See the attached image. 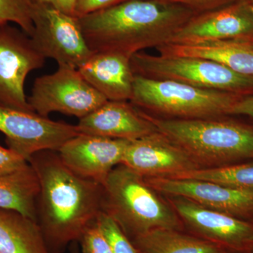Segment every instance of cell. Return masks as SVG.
Wrapping results in <instances>:
<instances>
[{
	"mask_svg": "<svg viewBox=\"0 0 253 253\" xmlns=\"http://www.w3.org/2000/svg\"><path fill=\"white\" fill-rule=\"evenodd\" d=\"M28 163L40 181L37 223L50 253H63L101 212L102 185L74 174L57 151H39Z\"/></svg>",
	"mask_w": 253,
	"mask_h": 253,
	"instance_id": "cell-1",
	"label": "cell"
},
{
	"mask_svg": "<svg viewBox=\"0 0 253 253\" xmlns=\"http://www.w3.org/2000/svg\"><path fill=\"white\" fill-rule=\"evenodd\" d=\"M195 14L182 5L161 0H126L78 18L93 53L116 51L131 56L168 44Z\"/></svg>",
	"mask_w": 253,
	"mask_h": 253,
	"instance_id": "cell-2",
	"label": "cell"
},
{
	"mask_svg": "<svg viewBox=\"0 0 253 253\" xmlns=\"http://www.w3.org/2000/svg\"><path fill=\"white\" fill-rule=\"evenodd\" d=\"M158 131L184 150L199 169L253 161V122L234 116L205 119H168L138 110Z\"/></svg>",
	"mask_w": 253,
	"mask_h": 253,
	"instance_id": "cell-3",
	"label": "cell"
},
{
	"mask_svg": "<svg viewBox=\"0 0 253 253\" xmlns=\"http://www.w3.org/2000/svg\"><path fill=\"white\" fill-rule=\"evenodd\" d=\"M102 189L101 211L117 223L129 240L158 228L184 231L166 196L124 165L110 172Z\"/></svg>",
	"mask_w": 253,
	"mask_h": 253,
	"instance_id": "cell-4",
	"label": "cell"
},
{
	"mask_svg": "<svg viewBox=\"0 0 253 253\" xmlns=\"http://www.w3.org/2000/svg\"><path fill=\"white\" fill-rule=\"evenodd\" d=\"M244 96L202 89L167 80L134 76L129 102L142 112L168 119H205L231 116Z\"/></svg>",
	"mask_w": 253,
	"mask_h": 253,
	"instance_id": "cell-5",
	"label": "cell"
},
{
	"mask_svg": "<svg viewBox=\"0 0 253 253\" xmlns=\"http://www.w3.org/2000/svg\"><path fill=\"white\" fill-rule=\"evenodd\" d=\"M131 66L134 76L179 82L196 87L242 96L253 95V76L240 74L211 60L154 56L140 51L131 56Z\"/></svg>",
	"mask_w": 253,
	"mask_h": 253,
	"instance_id": "cell-6",
	"label": "cell"
},
{
	"mask_svg": "<svg viewBox=\"0 0 253 253\" xmlns=\"http://www.w3.org/2000/svg\"><path fill=\"white\" fill-rule=\"evenodd\" d=\"M107 101L78 69L64 66H59L54 73L37 78L28 97L31 109L43 117L57 112L79 120Z\"/></svg>",
	"mask_w": 253,
	"mask_h": 253,
	"instance_id": "cell-7",
	"label": "cell"
},
{
	"mask_svg": "<svg viewBox=\"0 0 253 253\" xmlns=\"http://www.w3.org/2000/svg\"><path fill=\"white\" fill-rule=\"evenodd\" d=\"M32 20L34 30L31 38L45 59L78 69L93 54L77 16L33 1Z\"/></svg>",
	"mask_w": 253,
	"mask_h": 253,
	"instance_id": "cell-8",
	"label": "cell"
},
{
	"mask_svg": "<svg viewBox=\"0 0 253 253\" xmlns=\"http://www.w3.org/2000/svg\"><path fill=\"white\" fill-rule=\"evenodd\" d=\"M0 131L6 143L29 161L39 151H58L66 141L79 134L77 126L43 117L33 111H26L0 103Z\"/></svg>",
	"mask_w": 253,
	"mask_h": 253,
	"instance_id": "cell-9",
	"label": "cell"
},
{
	"mask_svg": "<svg viewBox=\"0 0 253 253\" xmlns=\"http://www.w3.org/2000/svg\"><path fill=\"white\" fill-rule=\"evenodd\" d=\"M45 60L22 29L0 24V103L33 111L25 94V81Z\"/></svg>",
	"mask_w": 253,
	"mask_h": 253,
	"instance_id": "cell-10",
	"label": "cell"
},
{
	"mask_svg": "<svg viewBox=\"0 0 253 253\" xmlns=\"http://www.w3.org/2000/svg\"><path fill=\"white\" fill-rule=\"evenodd\" d=\"M164 196L180 218L186 232L231 252L249 253L253 221L231 217L182 196Z\"/></svg>",
	"mask_w": 253,
	"mask_h": 253,
	"instance_id": "cell-11",
	"label": "cell"
},
{
	"mask_svg": "<svg viewBox=\"0 0 253 253\" xmlns=\"http://www.w3.org/2000/svg\"><path fill=\"white\" fill-rule=\"evenodd\" d=\"M129 141L79 134L66 141L57 153L76 175L102 185L110 172L122 163Z\"/></svg>",
	"mask_w": 253,
	"mask_h": 253,
	"instance_id": "cell-12",
	"label": "cell"
},
{
	"mask_svg": "<svg viewBox=\"0 0 253 253\" xmlns=\"http://www.w3.org/2000/svg\"><path fill=\"white\" fill-rule=\"evenodd\" d=\"M154 189L166 196H179L231 217L253 221V193L211 181L145 178Z\"/></svg>",
	"mask_w": 253,
	"mask_h": 253,
	"instance_id": "cell-13",
	"label": "cell"
},
{
	"mask_svg": "<svg viewBox=\"0 0 253 253\" xmlns=\"http://www.w3.org/2000/svg\"><path fill=\"white\" fill-rule=\"evenodd\" d=\"M121 164L144 178H172L199 169L184 150L158 131L129 141Z\"/></svg>",
	"mask_w": 253,
	"mask_h": 253,
	"instance_id": "cell-14",
	"label": "cell"
},
{
	"mask_svg": "<svg viewBox=\"0 0 253 253\" xmlns=\"http://www.w3.org/2000/svg\"><path fill=\"white\" fill-rule=\"evenodd\" d=\"M253 36V15L246 0L196 14L168 44L240 39Z\"/></svg>",
	"mask_w": 253,
	"mask_h": 253,
	"instance_id": "cell-15",
	"label": "cell"
},
{
	"mask_svg": "<svg viewBox=\"0 0 253 253\" xmlns=\"http://www.w3.org/2000/svg\"><path fill=\"white\" fill-rule=\"evenodd\" d=\"M80 134L134 141L158 131L156 126L126 101H107L90 114L81 118Z\"/></svg>",
	"mask_w": 253,
	"mask_h": 253,
	"instance_id": "cell-16",
	"label": "cell"
},
{
	"mask_svg": "<svg viewBox=\"0 0 253 253\" xmlns=\"http://www.w3.org/2000/svg\"><path fill=\"white\" fill-rule=\"evenodd\" d=\"M78 70L108 101H130L134 80L131 56L116 51L94 52Z\"/></svg>",
	"mask_w": 253,
	"mask_h": 253,
	"instance_id": "cell-17",
	"label": "cell"
},
{
	"mask_svg": "<svg viewBox=\"0 0 253 253\" xmlns=\"http://www.w3.org/2000/svg\"><path fill=\"white\" fill-rule=\"evenodd\" d=\"M157 50L162 56L211 60L240 74L253 76V46L242 39L167 44Z\"/></svg>",
	"mask_w": 253,
	"mask_h": 253,
	"instance_id": "cell-18",
	"label": "cell"
},
{
	"mask_svg": "<svg viewBox=\"0 0 253 253\" xmlns=\"http://www.w3.org/2000/svg\"><path fill=\"white\" fill-rule=\"evenodd\" d=\"M0 253H51L38 223L0 208Z\"/></svg>",
	"mask_w": 253,
	"mask_h": 253,
	"instance_id": "cell-19",
	"label": "cell"
},
{
	"mask_svg": "<svg viewBox=\"0 0 253 253\" xmlns=\"http://www.w3.org/2000/svg\"><path fill=\"white\" fill-rule=\"evenodd\" d=\"M139 253H219L226 251L185 231L152 229L131 239Z\"/></svg>",
	"mask_w": 253,
	"mask_h": 253,
	"instance_id": "cell-20",
	"label": "cell"
},
{
	"mask_svg": "<svg viewBox=\"0 0 253 253\" xmlns=\"http://www.w3.org/2000/svg\"><path fill=\"white\" fill-rule=\"evenodd\" d=\"M39 192V178L30 163L22 169L0 176V208L17 211L36 221Z\"/></svg>",
	"mask_w": 253,
	"mask_h": 253,
	"instance_id": "cell-21",
	"label": "cell"
},
{
	"mask_svg": "<svg viewBox=\"0 0 253 253\" xmlns=\"http://www.w3.org/2000/svg\"><path fill=\"white\" fill-rule=\"evenodd\" d=\"M169 179L211 181L253 193V161L224 167L196 169Z\"/></svg>",
	"mask_w": 253,
	"mask_h": 253,
	"instance_id": "cell-22",
	"label": "cell"
},
{
	"mask_svg": "<svg viewBox=\"0 0 253 253\" xmlns=\"http://www.w3.org/2000/svg\"><path fill=\"white\" fill-rule=\"evenodd\" d=\"M33 0H0V24L16 23L30 37L33 33Z\"/></svg>",
	"mask_w": 253,
	"mask_h": 253,
	"instance_id": "cell-23",
	"label": "cell"
},
{
	"mask_svg": "<svg viewBox=\"0 0 253 253\" xmlns=\"http://www.w3.org/2000/svg\"><path fill=\"white\" fill-rule=\"evenodd\" d=\"M96 224L113 253H139L117 223L107 214L101 211Z\"/></svg>",
	"mask_w": 253,
	"mask_h": 253,
	"instance_id": "cell-24",
	"label": "cell"
},
{
	"mask_svg": "<svg viewBox=\"0 0 253 253\" xmlns=\"http://www.w3.org/2000/svg\"><path fill=\"white\" fill-rule=\"evenodd\" d=\"M78 244L82 253H113L96 221L86 229Z\"/></svg>",
	"mask_w": 253,
	"mask_h": 253,
	"instance_id": "cell-25",
	"label": "cell"
},
{
	"mask_svg": "<svg viewBox=\"0 0 253 253\" xmlns=\"http://www.w3.org/2000/svg\"><path fill=\"white\" fill-rule=\"evenodd\" d=\"M29 163L14 150L0 145V176L26 167Z\"/></svg>",
	"mask_w": 253,
	"mask_h": 253,
	"instance_id": "cell-26",
	"label": "cell"
},
{
	"mask_svg": "<svg viewBox=\"0 0 253 253\" xmlns=\"http://www.w3.org/2000/svg\"><path fill=\"white\" fill-rule=\"evenodd\" d=\"M161 1L182 5L189 8L196 14H199V13L219 9L223 6L234 4L238 1H244V0H161Z\"/></svg>",
	"mask_w": 253,
	"mask_h": 253,
	"instance_id": "cell-27",
	"label": "cell"
},
{
	"mask_svg": "<svg viewBox=\"0 0 253 253\" xmlns=\"http://www.w3.org/2000/svg\"><path fill=\"white\" fill-rule=\"evenodd\" d=\"M125 1L126 0H77L76 16L81 17L100 10L107 9Z\"/></svg>",
	"mask_w": 253,
	"mask_h": 253,
	"instance_id": "cell-28",
	"label": "cell"
},
{
	"mask_svg": "<svg viewBox=\"0 0 253 253\" xmlns=\"http://www.w3.org/2000/svg\"><path fill=\"white\" fill-rule=\"evenodd\" d=\"M231 116H245L253 119V95L241 98L233 108Z\"/></svg>",
	"mask_w": 253,
	"mask_h": 253,
	"instance_id": "cell-29",
	"label": "cell"
},
{
	"mask_svg": "<svg viewBox=\"0 0 253 253\" xmlns=\"http://www.w3.org/2000/svg\"><path fill=\"white\" fill-rule=\"evenodd\" d=\"M33 1L51 5L56 9L66 14L76 16V7L77 0H33Z\"/></svg>",
	"mask_w": 253,
	"mask_h": 253,
	"instance_id": "cell-30",
	"label": "cell"
},
{
	"mask_svg": "<svg viewBox=\"0 0 253 253\" xmlns=\"http://www.w3.org/2000/svg\"><path fill=\"white\" fill-rule=\"evenodd\" d=\"M70 253H82L78 242H73L69 246Z\"/></svg>",
	"mask_w": 253,
	"mask_h": 253,
	"instance_id": "cell-31",
	"label": "cell"
},
{
	"mask_svg": "<svg viewBox=\"0 0 253 253\" xmlns=\"http://www.w3.org/2000/svg\"><path fill=\"white\" fill-rule=\"evenodd\" d=\"M246 1L247 3L248 6H249L250 11L253 15V0H246Z\"/></svg>",
	"mask_w": 253,
	"mask_h": 253,
	"instance_id": "cell-32",
	"label": "cell"
},
{
	"mask_svg": "<svg viewBox=\"0 0 253 253\" xmlns=\"http://www.w3.org/2000/svg\"><path fill=\"white\" fill-rule=\"evenodd\" d=\"M240 39H242L245 41L248 42H249L250 44H252L253 46V36L246 37V38H240Z\"/></svg>",
	"mask_w": 253,
	"mask_h": 253,
	"instance_id": "cell-33",
	"label": "cell"
},
{
	"mask_svg": "<svg viewBox=\"0 0 253 253\" xmlns=\"http://www.w3.org/2000/svg\"><path fill=\"white\" fill-rule=\"evenodd\" d=\"M249 253H253V237L252 238V240H251V248H250Z\"/></svg>",
	"mask_w": 253,
	"mask_h": 253,
	"instance_id": "cell-34",
	"label": "cell"
},
{
	"mask_svg": "<svg viewBox=\"0 0 253 253\" xmlns=\"http://www.w3.org/2000/svg\"><path fill=\"white\" fill-rule=\"evenodd\" d=\"M219 253H234L231 252V251H222V252Z\"/></svg>",
	"mask_w": 253,
	"mask_h": 253,
	"instance_id": "cell-35",
	"label": "cell"
}]
</instances>
